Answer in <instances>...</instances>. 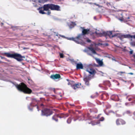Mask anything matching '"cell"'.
<instances>
[{
	"label": "cell",
	"mask_w": 135,
	"mask_h": 135,
	"mask_svg": "<svg viewBox=\"0 0 135 135\" xmlns=\"http://www.w3.org/2000/svg\"><path fill=\"white\" fill-rule=\"evenodd\" d=\"M17 88L20 90L23 91L24 93H25L26 94H30L32 92V90L28 88L26 84L23 83H21L17 86Z\"/></svg>",
	"instance_id": "cell-1"
},
{
	"label": "cell",
	"mask_w": 135,
	"mask_h": 135,
	"mask_svg": "<svg viewBox=\"0 0 135 135\" xmlns=\"http://www.w3.org/2000/svg\"><path fill=\"white\" fill-rule=\"evenodd\" d=\"M44 9L45 10H47L49 9L52 10H58L60 9V7L58 6L53 4H46L44 6Z\"/></svg>",
	"instance_id": "cell-2"
},
{
	"label": "cell",
	"mask_w": 135,
	"mask_h": 135,
	"mask_svg": "<svg viewBox=\"0 0 135 135\" xmlns=\"http://www.w3.org/2000/svg\"><path fill=\"white\" fill-rule=\"evenodd\" d=\"M7 56L10 57L11 58H14L16 59L17 60L19 61H22V57L19 54L15 53V54H6Z\"/></svg>",
	"instance_id": "cell-3"
},
{
	"label": "cell",
	"mask_w": 135,
	"mask_h": 135,
	"mask_svg": "<svg viewBox=\"0 0 135 135\" xmlns=\"http://www.w3.org/2000/svg\"><path fill=\"white\" fill-rule=\"evenodd\" d=\"M60 77H61L60 75L59 74H57L52 75L51 76V77L52 79H58L60 78Z\"/></svg>",
	"instance_id": "cell-4"
},
{
	"label": "cell",
	"mask_w": 135,
	"mask_h": 135,
	"mask_svg": "<svg viewBox=\"0 0 135 135\" xmlns=\"http://www.w3.org/2000/svg\"><path fill=\"white\" fill-rule=\"evenodd\" d=\"M77 68L78 69H82V64H78L77 65Z\"/></svg>",
	"instance_id": "cell-5"
},
{
	"label": "cell",
	"mask_w": 135,
	"mask_h": 135,
	"mask_svg": "<svg viewBox=\"0 0 135 135\" xmlns=\"http://www.w3.org/2000/svg\"><path fill=\"white\" fill-rule=\"evenodd\" d=\"M60 56L61 58H63V54H60Z\"/></svg>",
	"instance_id": "cell-6"
}]
</instances>
